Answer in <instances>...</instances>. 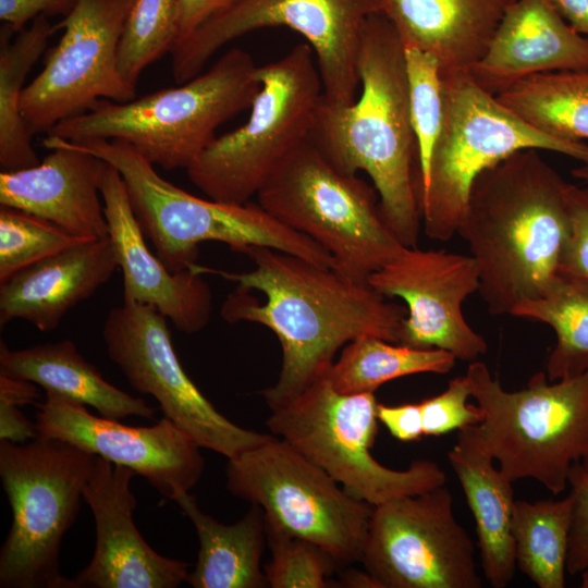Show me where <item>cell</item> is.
I'll list each match as a JSON object with an SVG mask.
<instances>
[{
  "label": "cell",
  "mask_w": 588,
  "mask_h": 588,
  "mask_svg": "<svg viewBox=\"0 0 588 588\" xmlns=\"http://www.w3.org/2000/svg\"><path fill=\"white\" fill-rule=\"evenodd\" d=\"M244 254L254 262L248 272L199 265L196 269L237 283L221 308L225 321L259 323L277 335L280 375L261 392L269 408L289 402L327 373L336 352L351 341L373 335L399 343L407 309L388 302L368 283L270 247L252 246Z\"/></svg>",
  "instance_id": "cell-1"
},
{
  "label": "cell",
  "mask_w": 588,
  "mask_h": 588,
  "mask_svg": "<svg viewBox=\"0 0 588 588\" xmlns=\"http://www.w3.org/2000/svg\"><path fill=\"white\" fill-rule=\"evenodd\" d=\"M357 65L359 98L332 105L321 97L309 138L341 172L368 174L384 222L404 246L415 247L421 215L404 46L382 12L364 22Z\"/></svg>",
  "instance_id": "cell-2"
},
{
  "label": "cell",
  "mask_w": 588,
  "mask_h": 588,
  "mask_svg": "<svg viewBox=\"0 0 588 588\" xmlns=\"http://www.w3.org/2000/svg\"><path fill=\"white\" fill-rule=\"evenodd\" d=\"M566 184L537 149L514 152L474 181L457 234L494 316L540 296L558 274L571 221Z\"/></svg>",
  "instance_id": "cell-3"
},
{
  "label": "cell",
  "mask_w": 588,
  "mask_h": 588,
  "mask_svg": "<svg viewBox=\"0 0 588 588\" xmlns=\"http://www.w3.org/2000/svg\"><path fill=\"white\" fill-rule=\"evenodd\" d=\"M256 71L252 56L233 48L179 87L128 102L100 99L48 134L70 142L120 139L151 164L187 169L222 123L252 107L260 89Z\"/></svg>",
  "instance_id": "cell-4"
},
{
  "label": "cell",
  "mask_w": 588,
  "mask_h": 588,
  "mask_svg": "<svg viewBox=\"0 0 588 588\" xmlns=\"http://www.w3.org/2000/svg\"><path fill=\"white\" fill-rule=\"evenodd\" d=\"M61 139L118 170L143 232L172 272L196 265L198 247L204 242L224 243L241 253L252 246H265L333 267L327 250L280 222L259 204L198 198L166 181L154 164L120 139Z\"/></svg>",
  "instance_id": "cell-5"
},
{
  "label": "cell",
  "mask_w": 588,
  "mask_h": 588,
  "mask_svg": "<svg viewBox=\"0 0 588 588\" xmlns=\"http://www.w3.org/2000/svg\"><path fill=\"white\" fill-rule=\"evenodd\" d=\"M465 376L482 413L474 432L500 470L513 482L531 478L562 493L573 464L588 454V369L555 381L539 371L517 391L503 389L479 360Z\"/></svg>",
  "instance_id": "cell-6"
},
{
  "label": "cell",
  "mask_w": 588,
  "mask_h": 588,
  "mask_svg": "<svg viewBox=\"0 0 588 588\" xmlns=\"http://www.w3.org/2000/svg\"><path fill=\"white\" fill-rule=\"evenodd\" d=\"M444 112L427 179L416 188L425 234L453 237L476 177L523 149L550 150L588 162V145L538 131L479 86L468 71L441 74Z\"/></svg>",
  "instance_id": "cell-7"
},
{
  "label": "cell",
  "mask_w": 588,
  "mask_h": 588,
  "mask_svg": "<svg viewBox=\"0 0 588 588\" xmlns=\"http://www.w3.org/2000/svg\"><path fill=\"white\" fill-rule=\"evenodd\" d=\"M260 89L249 119L216 137L186 169L210 199L246 204L310 137L322 84L311 47L294 46L277 61L257 66Z\"/></svg>",
  "instance_id": "cell-8"
},
{
  "label": "cell",
  "mask_w": 588,
  "mask_h": 588,
  "mask_svg": "<svg viewBox=\"0 0 588 588\" xmlns=\"http://www.w3.org/2000/svg\"><path fill=\"white\" fill-rule=\"evenodd\" d=\"M95 460L53 438L0 441V476L12 510L0 550L1 588H76L60 572V547L77 517Z\"/></svg>",
  "instance_id": "cell-9"
},
{
  "label": "cell",
  "mask_w": 588,
  "mask_h": 588,
  "mask_svg": "<svg viewBox=\"0 0 588 588\" xmlns=\"http://www.w3.org/2000/svg\"><path fill=\"white\" fill-rule=\"evenodd\" d=\"M280 222L327 250L332 269L360 283L404 247L384 222L375 187L338 170L308 138L257 194Z\"/></svg>",
  "instance_id": "cell-10"
},
{
  "label": "cell",
  "mask_w": 588,
  "mask_h": 588,
  "mask_svg": "<svg viewBox=\"0 0 588 588\" xmlns=\"http://www.w3.org/2000/svg\"><path fill=\"white\" fill-rule=\"evenodd\" d=\"M377 405L375 393H341L324 373L289 402L270 408L266 424L273 436L372 506L444 486L446 474L433 461L415 460L396 470L372 456Z\"/></svg>",
  "instance_id": "cell-11"
},
{
  "label": "cell",
  "mask_w": 588,
  "mask_h": 588,
  "mask_svg": "<svg viewBox=\"0 0 588 588\" xmlns=\"http://www.w3.org/2000/svg\"><path fill=\"white\" fill-rule=\"evenodd\" d=\"M226 489L262 509L265 522L308 540L339 567L360 562L373 506L273 436L228 460Z\"/></svg>",
  "instance_id": "cell-12"
},
{
  "label": "cell",
  "mask_w": 588,
  "mask_h": 588,
  "mask_svg": "<svg viewBox=\"0 0 588 588\" xmlns=\"http://www.w3.org/2000/svg\"><path fill=\"white\" fill-rule=\"evenodd\" d=\"M382 12V0H241L211 19L171 51L177 84L197 76L210 57L247 33L284 26L303 35L311 47L332 105L356 99L360 84L358 51L365 20Z\"/></svg>",
  "instance_id": "cell-13"
},
{
  "label": "cell",
  "mask_w": 588,
  "mask_h": 588,
  "mask_svg": "<svg viewBox=\"0 0 588 588\" xmlns=\"http://www.w3.org/2000/svg\"><path fill=\"white\" fill-rule=\"evenodd\" d=\"M167 320L155 306L131 301L108 313L106 351L130 385L151 395L200 448L228 460L268 440L271 434L234 424L200 392L175 354Z\"/></svg>",
  "instance_id": "cell-14"
},
{
  "label": "cell",
  "mask_w": 588,
  "mask_h": 588,
  "mask_svg": "<svg viewBox=\"0 0 588 588\" xmlns=\"http://www.w3.org/2000/svg\"><path fill=\"white\" fill-rule=\"evenodd\" d=\"M133 0H77L53 33L42 71L23 89L21 112L30 135L87 112L100 99L128 102L136 86L118 70V47Z\"/></svg>",
  "instance_id": "cell-15"
},
{
  "label": "cell",
  "mask_w": 588,
  "mask_h": 588,
  "mask_svg": "<svg viewBox=\"0 0 588 588\" xmlns=\"http://www.w3.org/2000/svg\"><path fill=\"white\" fill-rule=\"evenodd\" d=\"M360 562L382 588H480L445 486L373 506Z\"/></svg>",
  "instance_id": "cell-16"
},
{
  "label": "cell",
  "mask_w": 588,
  "mask_h": 588,
  "mask_svg": "<svg viewBox=\"0 0 588 588\" xmlns=\"http://www.w3.org/2000/svg\"><path fill=\"white\" fill-rule=\"evenodd\" d=\"M368 284L384 297L405 302L400 344L444 350L462 360L486 353L487 342L463 314V303L480 285L471 256L404 246L370 275Z\"/></svg>",
  "instance_id": "cell-17"
},
{
  "label": "cell",
  "mask_w": 588,
  "mask_h": 588,
  "mask_svg": "<svg viewBox=\"0 0 588 588\" xmlns=\"http://www.w3.org/2000/svg\"><path fill=\"white\" fill-rule=\"evenodd\" d=\"M38 437L65 441L143 476L163 498L175 501L205 470L200 446L171 419L133 427L90 414L84 404L46 391L36 403Z\"/></svg>",
  "instance_id": "cell-18"
},
{
  "label": "cell",
  "mask_w": 588,
  "mask_h": 588,
  "mask_svg": "<svg viewBox=\"0 0 588 588\" xmlns=\"http://www.w3.org/2000/svg\"><path fill=\"white\" fill-rule=\"evenodd\" d=\"M136 473L96 456L83 499L94 515L96 546L76 588H175L186 581L188 563L157 553L133 520Z\"/></svg>",
  "instance_id": "cell-19"
},
{
  "label": "cell",
  "mask_w": 588,
  "mask_h": 588,
  "mask_svg": "<svg viewBox=\"0 0 588 588\" xmlns=\"http://www.w3.org/2000/svg\"><path fill=\"white\" fill-rule=\"evenodd\" d=\"M100 194L111 240L123 275V301L155 306L181 332L203 330L212 311L210 286L195 265L172 272L144 241L122 176L108 163Z\"/></svg>",
  "instance_id": "cell-20"
},
{
  "label": "cell",
  "mask_w": 588,
  "mask_h": 588,
  "mask_svg": "<svg viewBox=\"0 0 588 588\" xmlns=\"http://www.w3.org/2000/svg\"><path fill=\"white\" fill-rule=\"evenodd\" d=\"M51 152L37 166L0 173V205L46 219L86 238L109 235L100 203V185L108 162L48 134Z\"/></svg>",
  "instance_id": "cell-21"
},
{
  "label": "cell",
  "mask_w": 588,
  "mask_h": 588,
  "mask_svg": "<svg viewBox=\"0 0 588 588\" xmlns=\"http://www.w3.org/2000/svg\"><path fill=\"white\" fill-rule=\"evenodd\" d=\"M588 69V37L576 32L553 0H513L483 58L469 69L498 95L534 74Z\"/></svg>",
  "instance_id": "cell-22"
},
{
  "label": "cell",
  "mask_w": 588,
  "mask_h": 588,
  "mask_svg": "<svg viewBox=\"0 0 588 588\" xmlns=\"http://www.w3.org/2000/svg\"><path fill=\"white\" fill-rule=\"evenodd\" d=\"M118 267L109 236L84 241L36 261L0 283V323L22 319L42 332L52 331Z\"/></svg>",
  "instance_id": "cell-23"
},
{
  "label": "cell",
  "mask_w": 588,
  "mask_h": 588,
  "mask_svg": "<svg viewBox=\"0 0 588 588\" xmlns=\"http://www.w3.org/2000/svg\"><path fill=\"white\" fill-rule=\"evenodd\" d=\"M513 0H382L405 48L433 56L440 73L469 71L489 49Z\"/></svg>",
  "instance_id": "cell-24"
},
{
  "label": "cell",
  "mask_w": 588,
  "mask_h": 588,
  "mask_svg": "<svg viewBox=\"0 0 588 588\" xmlns=\"http://www.w3.org/2000/svg\"><path fill=\"white\" fill-rule=\"evenodd\" d=\"M448 458L475 519L483 574L493 588L506 587L516 567L513 481L494 467L473 425L458 430Z\"/></svg>",
  "instance_id": "cell-25"
},
{
  "label": "cell",
  "mask_w": 588,
  "mask_h": 588,
  "mask_svg": "<svg viewBox=\"0 0 588 588\" xmlns=\"http://www.w3.org/2000/svg\"><path fill=\"white\" fill-rule=\"evenodd\" d=\"M0 372L28 380L45 391L95 408L100 416L155 419L156 408L108 382L71 340L10 350L0 344Z\"/></svg>",
  "instance_id": "cell-26"
},
{
  "label": "cell",
  "mask_w": 588,
  "mask_h": 588,
  "mask_svg": "<svg viewBox=\"0 0 588 588\" xmlns=\"http://www.w3.org/2000/svg\"><path fill=\"white\" fill-rule=\"evenodd\" d=\"M195 527L199 551L186 577L194 588L268 587L261 558L267 543L265 515L252 507L236 523L225 525L205 514L196 499L183 493L174 501Z\"/></svg>",
  "instance_id": "cell-27"
},
{
  "label": "cell",
  "mask_w": 588,
  "mask_h": 588,
  "mask_svg": "<svg viewBox=\"0 0 588 588\" xmlns=\"http://www.w3.org/2000/svg\"><path fill=\"white\" fill-rule=\"evenodd\" d=\"M14 32L2 23L0 28V164L2 171H16L39 163L32 135L21 112L25 78L47 48L53 34L47 16L39 15L23 28L13 41Z\"/></svg>",
  "instance_id": "cell-28"
},
{
  "label": "cell",
  "mask_w": 588,
  "mask_h": 588,
  "mask_svg": "<svg viewBox=\"0 0 588 588\" xmlns=\"http://www.w3.org/2000/svg\"><path fill=\"white\" fill-rule=\"evenodd\" d=\"M495 97L538 131L562 139H588V69L534 74Z\"/></svg>",
  "instance_id": "cell-29"
},
{
  "label": "cell",
  "mask_w": 588,
  "mask_h": 588,
  "mask_svg": "<svg viewBox=\"0 0 588 588\" xmlns=\"http://www.w3.org/2000/svg\"><path fill=\"white\" fill-rule=\"evenodd\" d=\"M455 356L439 348H417L373 335H363L343 348L327 375L341 393H375L383 383L416 375L450 372Z\"/></svg>",
  "instance_id": "cell-30"
},
{
  "label": "cell",
  "mask_w": 588,
  "mask_h": 588,
  "mask_svg": "<svg viewBox=\"0 0 588 588\" xmlns=\"http://www.w3.org/2000/svg\"><path fill=\"white\" fill-rule=\"evenodd\" d=\"M510 315L553 329L556 342L546 363L549 380L588 369V283L556 274L540 296L519 303Z\"/></svg>",
  "instance_id": "cell-31"
},
{
  "label": "cell",
  "mask_w": 588,
  "mask_h": 588,
  "mask_svg": "<svg viewBox=\"0 0 588 588\" xmlns=\"http://www.w3.org/2000/svg\"><path fill=\"white\" fill-rule=\"evenodd\" d=\"M574 498L514 504L512 534L516 565L539 588L565 586Z\"/></svg>",
  "instance_id": "cell-32"
},
{
  "label": "cell",
  "mask_w": 588,
  "mask_h": 588,
  "mask_svg": "<svg viewBox=\"0 0 588 588\" xmlns=\"http://www.w3.org/2000/svg\"><path fill=\"white\" fill-rule=\"evenodd\" d=\"M179 40L176 0H133L118 47V70L136 86L142 72Z\"/></svg>",
  "instance_id": "cell-33"
},
{
  "label": "cell",
  "mask_w": 588,
  "mask_h": 588,
  "mask_svg": "<svg viewBox=\"0 0 588 588\" xmlns=\"http://www.w3.org/2000/svg\"><path fill=\"white\" fill-rule=\"evenodd\" d=\"M411 119L417 143L416 188L427 179L431 154L444 112L442 78L438 60L416 48L404 47Z\"/></svg>",
  "instance_id": "cell-34"
},
{
  "label": "cell",
  "mask_w": 588,
  "mask_h": 588,
  "mask_svg": "<svg viewBox=\"0 0 588 588\" xmlns=\"http://www.w3.org/2000/svg\"><path fill=\"white\" fill-rule=\"evenodd\" d=\"M86 238L35 215L0 207V283L21 269Z\"/></svg>",
  "instance_id": "cell-35"
},
{
  "label": "cell",
  "mask_w": 588,
  "mask_h": 588,
  "mask_svg": "<svg viewBox=\"0 0 588 588\" xmlns=\"http://www.w3.org/2000/svg\"><path fill=\"white\" fill-rule=\"evenodd\" d=\"M270 561L264 565L267 586L271 588H328L338 568L321 548L303 538L266 524Z\"/></svg>",
  "instance_id": "cell-36"
},
{
  "label": "cell",
  "mask_w": 588,
  "mask_h": 588,
  "mask_svg": "<svg viewBox=\"0 0 588 588\" xmlns=\"http://www.w3.org/2000/svg\"><path fill=\"white\" fill-rule=\"evenodd\" d=\"M469 397L468 379L460 376L450 380L440 394L419 402L424 436L439 437L480 422L482 413L477 404L467 403Z\"/></svg>",
  "instance_id": "cell-37"
},
{
  "label": "cell",
  "mask_w": 588,
  "mask_h": 588,
  "mask_svg": "<svg viewBox=\"0 0 588 588\" xmlns=\"http://www.w3.org/2000/svg\"><path fill=\"white\" fill-rule=\"evenodd\" d=\"M569 232L563 245L558 274L588 283V186L566 184Z\"/></svg>",
  "instance_id": "cell-38"
},
{
  "label": "cell",
  "mask_w": 588,
  "mask_h": 588,
  "mask_svg": "<svg viewBox=\"0 0 588 588\" xmlns=\"http://www.w3.org/2000/svg\"><path fill=\"white\" fill-rule=\"evenodd\" d=\"M568 483L574 498L573 517L568 537L566 571L581 573L588 566V475L580 462L573 464Z\"/></svg>",
  "instance_id": "cell-39"
},
{
  "label": "cell",
  "mask_w": 588,
  "mask_h": 588,
  "mask_svg": "<svg viewBox=\"0 0 588 588\" xmlns=\"http://www.w3.org/2000/svg\"><path fill=\"white\" fill-rule=\"evenodd\" d=\"M77 0H0V20L14 33L39 15L69 14Z\"/></svg>",
  "instance_id": "cell-40"
},
{
  "label": "cell",
  "mask_w": 588,
  "mask_h": 588,
  "mask_svg": "<svg viewBox=\"0 0 588 588\" xmlns=\"http://www.w3.org/2000/svg\"><path fill=\"white\" fill-rule=\"evenodd\" d=\"M377 417L391 436L400 441H415L424 436L419 403L394 406L378 403Z\"/></svg>",
  "instance_id": "cell-41"
},
{
  "label": "cell",
  "mask_w": 588,
  "mask_h": 588,
  "mask_svg": "<svg viewBox=\"0 0 588 588\" xmlns=\"http://www.w3.org/2000/svg\"><path fill=\"white\" fill-rule=\"evenodd\" d=\"M177 1V44L191 36L211 19L223 13L241 0H176ZM176 44V45H177ZM175 45V46H176Z\"/></svg>",
  "instance_id": "cell-42"
},
{
  "label": "cell",
  "mask_w": 588,
  "mask_h": 588,
  "mask_svg": "<svg viewBox=\"0 0 588 588\" xmlns=\"http://www.w3.org/2000/svg\"><path fill=\"white\" fill-rule=\"evenodd\" d=\"M35 422H32L12 404L0 403V441L23 443L37 438Z\"/></svg>",
  "instance_id": "cell-43"
},
{
  "label": "cell",
  "mask_w": 588,
  "mask_h": 588,
  "mask_svg": "<svg viewBox=\"0 0 588 588\" xmlns=\"http://www.w3.org/2000/svg\"><path fill=\"white\" fill-rule=\"evenodd\" d=\"M37 384L0 372V403L19 407L35 403L39 397Z\"/></svg>",
  "instance_id": "cell-44"
},
{
  "label": "cell",
  "mask_w": 588,
  "mask_h": 588,
  "mask_svg": "<svg viewBox=\"0 0 588 588\" xmlns=\"http://www.w3.org/2000/svg\"><path fill=\"white\" fill-rule=\"evenodd\" d=\"M565 21L588 37V0H553Z\"/></svg>",
  "instance_id": "cell-45"
},
{
  "label": "cell",
  "mask_w": 588,
  "mask_h": 588,
  "mask_svg": "<svg viewBox=\"0 0 588 588\" xmlns=\"http://www.w3.org/2000/svg\"><path fill=\"white\" fill-rule=\"evenodd\" d=\"M336 587L346 588H382L380 583L368 572L359 571L353 567H342Z\"/></svg>",
  "instance_id": "cell-46"
},
{
  "label": "cell",
  "mask_w": 588,
  "mask_h": 588,
  "mask_svg": "<svg viewBox=\"0 0 588 588\" xmlns=\"http://www.w3.org/2000/svg\"><path fill=\"white\" fill-rule=\"evenodd\" d=\"M571 174L574 177L579 179V180L585 181V182L588 183V162H585L581 166L574 168L571 171Z\"/></svg>",
  "instance_id": "cell-47"
},
{
  "label": "cell",
  "mask_w": 588,
  "mask_h": 588,
  "mask_svg": "<svg viewBox=\"0 0 588 588\" xmlns=\"http://www.w3.org/2000/svg\"><path fill=\"white\" fill-rule=\"evenodd\" d=\"M581 574V587L588 588V566L580 573Z\"/></svg>",
  "instance_id": "cell-48"
},
{
  "label": "cell",
  "mask_w": 588,
  "mask_h": 588,
  "mask_svg": "<svg viewBox=\"0 0 588 588\" xmlns=\"http://www.w3.org/2000/svg\"><path fill=\"white\" fill-rule=\"evenodd\" d=\"M580 465L585 473L588 475V454L580 461Z\"/></svg>",
  "instance_id": "cell-49"
}]
</instances>
